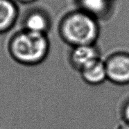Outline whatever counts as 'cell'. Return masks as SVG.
I'll return each instance as SVG.
<instances>
[{
    "label": "cell",
    "instance_id": "2",
    "mask_svg": "<svg viewBox=\"0 0 129 129\" xmlns=\"http://www.w3.org/2000/svg\"><path fill=\"white\" fill-rule=\"evenodd\" d=\"M8 51L13 60L25 66H36L44 62L50 51L47 34L21 29L9 40Z\"/></svg>",
    "mask_w": 129,
    "mask_h": 129
},
{
    "label": "cell",
    "instance_id": "9",
    "mask_svg": "<svg viewBox=\"0 0 129 129\" xmlns=\"http://www.w3.org/2000/svg\"><path fill=\"white\" fill-rule=\"evenodd\" d=\"M119 117L121 121L129 123V95L121 101L119 106Z\"/></svg>",
    "mask_w": 129,
    "mask_h": 129
},
{
    "label": "cell",
    "instance_id": "5",
    "mask_svg": "<svg viewBox=\"0 0 129 129\" xmlns=\"http://www.w3.org/2000/svg\"><path fill=\"white\" fill-rule=\"evenodd\" d=\"M51 26V22L49 15L46 11L40 9L28 11L22 20L23 29L36 34L47 35Z\"/></svg>",
    "mask_w": 129,
    "mask_h": 129
},
{
    "label": "cell",
    "instance_id": "8",
    "mask_svg": "<svg viewBox=\"0 0 129 129\" xmlns=\"http://www.w3.org/2000/svg\"><path fill=\"white\" fill-rule=\"evenodd\" d=\"M19 16V9L15 0H0V34L9 32Z\"/></svg>",
    "mask_w": 129,
    "mask_h": 129
},
{
    "label": "cell",
    "instance_id": "4",
    "mask_svg": "<svg viewBox=\"0 0 129 129\" xmlns=\"http://www.w3.org/2000/svg\"><path fill=\"white\" fill-rule=\"evenodd\" d=\"M95 45H79L71 47L68 56L69 64L76 72L101 58L100 50Z\"/></svg>",
    "mask_w": 129,
    "mask_h": 129
},
{
    "label": "cell",
    "instance_id": "3",
    "mask_svg": "<svg viewBox=\"0 0 129 129\" xmlns=\"http://www.w3.org/2000/svg\"><path fill=\"white\" fill-rule=\"evenodd\" d=\"M104 60L107 81L119 86L129 85V52L116 51Z\"/></svg>",
    "mask_w": 129,
    "mask_h": 129
},
{
    "label": "cell",
    "instance_id": "10",
    "mask_svg": "<svg viewBox=\"0 0 129 129\" xmlns=\"http://www.w3.org/2000/svg\"><path fill=\"white\" fill-rule=\"evenodd\" d=\"M116 129H129V123L121 121V123L119 124Z\"/></svg>",
    "mask_w": 129,
    "mask_h": 129
},
{
    "label": "cell",
    "instance_id": "11",
    "mask_svg": "<svg viewBox=\"0 0 129 129\" xmlns=\"http://www.w3.org/2000/svg\"><path fill=\"white\" fill-rule=\"evenodd\" d=\"M15 1L22 4H31L34 3L36 0H15Z\"/></svg>",
    "mask_w": 129,
    "mask_h": 129
},
{
    "label": "cell",
    "instance_id": "12",
    "mask_svg": "<svg viewBox=\"0 0 129 129\" xmlns=\"http://www.w3.org/2000/svg\"><path fill=\"white\" fill-rule=\"evenodd\" d=\"M112 1H113V2H114V1H115V0H112Z\"/></svg>",
    "mask_w": 129,
    "mask_h": 129
},
{
    "label": "cell",
    "instance_id": "1",
    "mask_svg": "<svg viewBox=\"0 0 129 129\" xmlns=\"http://www.w3.org/2000/svg\"><path fill=\"white\" fill-rule=\"evenodd\" d=\"M58 31L60 39L73 47L96 44L101 28L99 21L78 8L63 15Z\"/></svg>",
    "mask_w": 129,
    "mask_h": 129
},
{
    "label": "cell",
    "instance_id": "6",
    "mask_svg": "<svg viewBox=\"0 0 129 129\" xmlns=\"http://www.w3.org/2000/svg\"><path fill=\"white\" fill-rule=\"evenodd\" d=\"M79 9L94 17L98 21L106 20L112 13V0H76Z\"/></svg>",
    "mask_w": 129,
    "mask_h": 129
},
{
    "label": "cell",
    "instance_id": "7",
    "mask_svg": "<svg viewBox=\"0 0 129 129\" xmlns=\"http://www.w3.org/2000/svg\"><path fill=\"white\" fill-rule=\"evenodd\" d=\"M79 73L82 80L91 86L101 85L107 81L106 70L102 58L83 68Z\"/></svg>",
    "mask_w": 129,
    "mask_h": 129
}]
</instances>
